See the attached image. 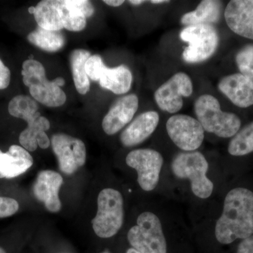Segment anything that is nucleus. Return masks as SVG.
I'll return each mask as SVG.
<instances>
[{
	"label": "nucleus",
	"instance_id": "obj_1",
	"mask_svg": "<svg viewBox=\"0 0 253 253\" xmlns=\"http://www.w3.org/2000/svg\"><path fill=\"white\" fill-rule=\"evenodd\" d=\"M214 234L218 242L224 245L253 236V191L246 188H236L228 193Z\"/></svg>",
	"mask_w": 253,
	"mask_h": 253
},
{
	"label": "nucleus",
	"instance_id": "obj_2",
	"mask_svg": "<svg viewBox=\"0 0 253 253\" xmlns=\"http://www.w3.org/2000/svg\"><path fill=\"white\" fill-rule=\"evenodd\" d=\"M194 111L204 131L219 137H233L241 128L239 116L221 111L219 101L212 95L200 96L195 102Z\"/></svg>",
	"mask_w": 253,
	"mask_h": 253
},
{
	"label": "nucleus",
	"instance_id": "obj_3",
	"mask_svg": "<svg viewBox=\"0 0 253 253\" xmlns=\"http://www.w3.org/2000/svg\"><path fill=\"white\" fill-rule=\"evenodd\" d=\"M23 84L28 86L31 97L37 102L47 106L57 108L66 103V93L57 85L55 80L48 81L45 68L36 59H27L23 63Z\"/></svg>",
	"mask_w": 253,
	"mask_h": 253
},
{
	"label": "nucleus",
	"instance_id": "obj_4",
	"mask_svg": "<svg viewBox=\"0 0 253 253\" xmlns=\"http://www.w3.org/2000/svg\"><path fill=\"white\" fill-rule=\"evenodd\" d=\"M208 163L199 151L179 153L173 159V174L179 179H187L191 182L195 196L206 199L212 194L214 185L207 175Z\"/></svg>",
	"mask_w": 253,
	"mask_h": 253
},
{
	"label": "nucleus",
	"instance_id": "obj_5",
	"mask_svg": "<svg viewBox=\"0 0 253 253\" xmlns=\"http://www.w3.org/2000/svg\"><path fill=\"white\" fill-rule=\"evenodd\" d=\"M97 206V213L91 221L95 234L102 239L112 237L124 221L122 194L116 189H103L98 196Z\"/></svg>",
	"mask_w": 253,
	"mask_h": 253
},
{
	"label": "nucleus",
	"instance_id": "obj_6",
	"mask_svg": "<svg viewBox=\"0 0 253 253\" xmlns=\"http://www.w3.org/2000/svg\"><path fill=\"white\" fill-rule=\"evenodd\" d=\"M136 223L127 234L133 249L140 253H167V242L157 215L151 212L141 213Z\"/></svg>",
	"mask_w": 253,
	"mask_h": 253
},
{
	"label": "nucleus",
	"instance_id": "obj_7",
	"mask_svg": "<svg viewBox=\"0 0 253 253\" xmlns=\"http://www.w3.org/2000/svg\"><path fill=\"white\" fill-rule=\"evenodd\" d=\"M179 37L188 44L182 56L189 63H201L210 59L219 45V35L213 25L187 26L181 31Z\"/></svg>",
	"mask_w": 253,
	"mask_h": 253
},
{
	"label": "nucleus",
	"instance_id": "obj_8",
	"mask_svg": "<svg viewBox=\"0 0 253 253\" xmlns=\"http://www.w3.org/2000/svg\"><path fill=\"white\" fill-rule=\"evenodd\" d=\"M163 162L162 155L154 149L134 150L126 157V165L136 169L138 183L146 191H153L158 185Z\"/></svg>",
	"mask_w": 253,
	"mask_h": 253
},
{
	"label": "nucleus",
	"instance_id": "obj_9",
	"mask_svg": "<svg viewBox=\"0 0 253 253\" xmlns=\"http://www.w3.org/2000/svg\"><path fill=\"white\" fill-rule=\"evenodd\" d=\"M168 136L179 149L195 151L204 140V129L197 119L187 115L171 116L166 123Z\"/></svg>",
	"mask_w": 253,
	"mask_h": 253
},
{
	"label": "nucleus",
	"instance_id": "obj_10",
	"mask_svg": "<svg viewBox=\"0 0 253 253\" xmlns=\"http://www.w3.org/2000/svg\"><path fill=\"white\" fill-rule=\"evenodd\" d=\"M193 93V83L187 74L179 72L158 88L154 94L155 101L162 111L175 113L182 109L183 97H189Z\"/></svg>",
	"mask_w": 253,
	"mask_h": 253
},
{
	"label": "nucleus",
	"instance_id": "obj_11",
	"mask_svg": "<svg viewBox=\"0 0 253 253\" xmlns=\"http://www.w3.org/2000/svg\"><path fill=\"white\" fill-rule=\"evenodd\" d=\"M51 144L59 161L60 169L65 174H72L84 166L86 151L81 139L59 133L52 136Z\"/></svg>",
	"mask_w": 253,
	"mask_h": 253
},
{
	"label": "nucleus",
	"instance_id": "obj_12",
	"mask_svg": "<svg viewBox=\"0 0 253 253\" xmlns=\"http://www.w3.org/2000/svg\"><path fill=\"white\" fill-rule=\"evenodd\" d=\"M139 108V98L130 94L116 100L103 119L101 126L108 135H113L131 122Z\"/></svg>",
	"mask_w": 253,
	"mask_h": 253
},
{
	"label": "nucleus",
	"instance_id": "obj_13",
	"mask_svg": "<svg viewBox=\"0 0 253 253\" xmlns=\"http://www.w3.org/2000/svg\"><path fill=\"white\" fill-rule=\"evenodd\" d=\"M228 27L238 36L253 41V0H232L226 5Z\"/></svg>",
	"mask_w": 253,
	"mask_h": 253
},
{
	"label": "nucleus",
	"instance_id": "obj_14",
	"mask_svg": "<svg viewBox=\"0 0 253 253\" xmlns=\"http://www.w3.org/2000/svg\"><path fill=\"white\" fill-rule=\"evenodd\" d=\"M62 184L63 177L59 173L44 170L38 174L33 186V193L49 212H58L61 210L59 192Z\"/></svg>",
	"mask_w": 253,
	"mask_h": 253
},
{
	"label": "nucleus",
	"instance_id": "obj_15",
	"mask_svg": "<svg viewBox=\"0 0 253 253\" xmlns=\"http://www.w3.org/2000/svg\"><path fill=\"white\" fill-rule=\"evenodd\" d=\"M218 89L238 107L246 109L253 106V82L241 73L221 78Z\"/></svg>",
	"mask_w": 253,
	"mask_h": 253
},
{
	"label": "nucleus",
	"instance_id": "obj_16",
	"mask_svg": "<svg viewBox=\"0 0 253 253\" xmlns=\"http://www.w3.org/2000/svg\"><path fill=\"white\" fill-rule=\"evenodd\" d=\"M59 11L64 29L81 32L86 26V18L94 15L95 9L87 0H59Z\"/></svg>",
	"mask_w": 253,
	"mask_h": 253
},
{
	"label": "nucleus",
	"instance_id": "obj_17",
	"mask_svg": "<svg viewBox=\"0 0 253 253\" xmlns=\"http://www.w3.org/2000/svg\"><path fill=\"white\" fill-rule=\"evenodd\" d=\"M159 120L156 111H146L139 115L121 133V143L126 147H132L144 142L156 130Z\"/></svg>",
	"mask_w": 253,
	"mask_h": 253
},
{
	"label": "nucleus",
	"instance_id": "obj_18",
	"mask_svg": "<svg viewBox=\"0 0 253 253\" xmlns=\"http://www.w3.org/2000/svg\"><path fill=\"white\" fill-rule=\"evenodd\" d=\"M33 164V158L27 150L12 145L7 152L0 154V179H11L21 175Z\"/></svg>",
	"mask_w": 253,
	"mask_h": 253
},
{
	"label": "nucleus",
	"instance_id": "obj_19",
	"mask_svg": "<svg viewBox=\"0 0 253 253\" xmlns=\"http://www.w3.org/2000/svg\"><path fill=\"white\" fill-rule=\"evenodd\" d=\"M222 4L215 0H204L194 11L186 13L181 18V23L186 27L196 25H212L221 18Z\"/></svg>",
	"mask_w": 253,
	"mask_h": 253
},
{
	"label": "nucleus",
	"instance_id": "obj_20",
	"mask_svg": "<svg viewBox=\"0 0 253 253\" xmlns=\"http://www.w3.org/2000/svg\"><path fill=\"white\" fill-rule=\"evenodd\" d=\"M99 83L101 87L113 94H125L130 90L132 74L129 68L125 65L112 68L106 67Z\"/></svg>",
	"mask_w": 253,
	"mask_h": 253
},
{
	"label": "nucleus",
	"instance_id": "obj_21",
	"mask_svg": "<svg viewBox=\"0 0 253 253\" xmlns=\"http://www.w3.org/2000/svg\"><path fill=\"white\" fill-rule=\"evenodd\" d=\"M32 14L34 16L38 27L47 31H61L63 29L60 15L59 0H42Z\"/></svg>",
	"mask_w": 253,
	"mask_h": 253
},
{
	"label": "nucleus",
	"instance_id": "obj_22",
	"mask_svg": "<svg viewBox=\"0 0 253 253\" xmlns=\"http://www.w3.org/2000/svg\"><path fill=\"white\" fill-rule=\"evenodd\" d=\"M90 56L89 51L83 49L73 50L70 56L73 82L80 94L85 95L90 90V82L84 69L86 60Z\"/></svg>",
	"mask_w": 253,
	"mask_h": 253
},
{
	"label": "nucleus",
	"instance_id": "obj_23",
	"mask_svg": "<svg viewBox=\"0 0 253 253\" xmlns=\"http://www.w3.org/2000/svg\"><path fill=\"white\" fill-rule=\"evenodd\" d=\"M31 44L48 52H56L66 44V38L61 31H47L38 27L27 36Z\"/></svg>",
	"mask_w": 253,
	"mask_h": 253
},
{
	"label": "nucleus",
	"instance_id": "obj_24",
	"mask_svg": "<svg viewBox=\"0 0 253 253\" xmlns=\"http://www.w3.org/2000/svg\"><path fill=\"white\" fill-rule=\"evenodd\" d=\"M8 111L11 116L22 119L27 124L41 116L38 103L27 95H17L11 99L8 105Z\"/></svg>",
	"mask_w": 253,
	"mask_h": 253
},
{
	"label": "nucleus",
	"instance_id": "obj_25",
	"mask_svg": "<svg viewBox=\"0 0 253 253\" xmlns=\"http://www.w3.org/2000/svg\"><path fill=\"white\" fill-rule=\"evenodd\" d=\"M228 151L234 156H246L253 152V122L239 129L233 136Z\"/></svg>",
	"mask_w": 253,
	"mask_h": 253
},
{
	"label": "nucleus",
	"instance_id": "obj_26",
	"mask_svg": "<svg viewBox=\"0 0 253 253\" xmlns=\"http://www.w3.org/2000/svg\"><path fill=\"white\" fill-rule=\"evenodd\" d=\"M50 128V123L47 118L41 116L36 121L28 124L27 127L21 131L19 142L21 146L28 151H35L38 148L37 137L42 131H47Z\"/></svg>",
	"mask_w": 253,
	"mask_h": 253
},
{
	"label": "nucleus",
	"instance_id": "obj_27",
	"mask_svg": "<svg viewBox=\"0 0 253 253\" xmlns=\"http://www.w3.org/2000/svg\"><path fill=\"white\" fill-rule=\"evenodd\" d=\"M235 60L240 73L253 82V43L240 49L236 54Z\"/></svg>",
	"mask_w": 253,
	"mask_h": 253
},
{
	"label": "nucleus",
	"instance_id": "obj_28",
	"mask_svg": "<svg viewBox=\"0 0 253 253\" xmlns=\"http://www.w3.org/2000/svg\"><path fill=\"white\" fill-rule=\"evenodd\" d=\"M106 67L107 66L104 64L102 58L98 54L91 55L84 65L86 76L89 79L94 82L99 81Z\"/></svg>",
	"mask_w": 253,
	"mask_h": 253
},
{
	"label": "nucleus",
	"instance_id": "obj_29",
	"mask_svg": "<svg viewBox=\"0 0 253 253\" xmlns=\"http://www.w3.org/2000/svg\"><path fill=\"white\" fill-rule=\"evenodd\" d=\"M19 205L16 200L7 197H0V218L13 215L17 212Z\"/></svg>",
	"mask_w": 253,
	"mask_h": 253
},
{
	"label": "nucleus",
	"instance_id": "obj_30",
	"mask_svg": "<svg viewBox=\"0 0 253 253\" xmlns=\"http://www.w3.org/2000/svg\"><path fill=\"white\" fill-rule=\"evenodd\" d=\"M11 82V71L0 59V90L6 89Z\"/></svg>",
	"mask_w": 253,
	"mask_h": 253
},
{
	"label": "nucleus",
	"instance_id": "obj_31",
	"mask_svg": "<svg viewBox=\"0 0 253 253\" xmlns=\"http://www.w3.org/2000/svg\"><path fill=\"white\" fill-rule=\"evenodd\" d=\"M237 253H253V235L240 243Z\"/></svg>",
	"mask_w": 253,
	"mask_h": 253
},
{
	"label": "nucleus",
	"instance_id": "obj_32",
	"mask_svg": "<svg viewBox=\"0 0 253 253\" xmlns=\"http://www.w3.org/2000/svg\"><path fill=\"white\" fill-rule=\"evenodd\" d=\"M37 142L38 146L42 149H46L49 147L50 139L45 131H42L37 137Z\"/></svg>",
	"mask_w": 253,
	"mask_h": 253
},
{
	"label": "nucleus",
	"instance_id": "obj_33",
	"mask_svg": "<svg viewBox=\"0 0 253 253\" xmlns=\"http://www.w3.org/2000/svg\"><path fill=\"white\" fill-rule=\"evenodd\" d=\"M105 4L109 5L110 6L113 7H118V6H121L125 2L123 0H105L104 1Z\"/></svg>",
	"mask_w": 253,
	"mask_h": 253
},
{
	"label": "nucleus",
	"instance_id": "obj_34",
	"mask_svg": "<svg viewBox=\"0 0 253 253\" xmlns=\"http://www.w3.org/2000/svg\"><path fill=\"white\" fill-rule=\"evenodd\" d=\"M55 81H56V84H57V85L60 86V87L64 85L65 83H66L64 79L61 77L56 78V79H55Z\"/></svg>",
	"mask_w": 253,
	"mask_h": 253
},
{
	"label": "nucleus",
	"instance_id": "obj_35",
	"mask_svg": "<svg viewBox=\"0 0 253 253\" xmlns=\"http://www.w3.org/2000/svg\"><path fill=\"white\" fill-rule=\"evenodd\" d=\"M150 2L151 4H165V3H169L170 1H168V0H151V1H150Z\"/></svg>",
	"mask_w": 253,
	"mask_h": 253
},
{
	"label": "nucleus",
	"instance_id": "obj_36",
	"mask_svg": "<svg viewBox=\"0 0 253 253\" xmlns=\"http://www.w3.org/2000/svg\"><path fill=\"white\" fill-rule=\"evenodd\" d=\"M128 2L132 5H135V6H139V5L144 4L146 1H142V0H129Z\"/></svg>",
	"mask_w": 253,
	"mask_h": 253
},
{
	"label": "nucleus",
	"instance_id": "obj_37",
	"mask_svg": "<svg viewBox=\"0 0 253 253\" xmlns=\"http://www.w3.org/2000/svg\"><path fill=\"white\" fill-rule=\"evenodd\" d=\"M126 253H140L139 252H138L137 251H136L135 249H133V248H131V249H129L127 250V251H126Z\"/></svg>",
	"mask_w": 253,
	"mask_h": 253
},
{
	"label": "nucleus",
	"instance_id": "obj_38",
	"mask_svg": "<svg viewBox=\"0 0 253 253\" xmlns=\"http://www.w3.org/2000/svg\"><path fill=\"white\" fill-rule=\"evenodd\" d=\"M0 253H6V251H4L2 248L0 247Z\"/></svg>",
	"mask_w": 253,
	"mask_h": 253
},
{
	"label": "nucleus",
	"instance_id": "obj_39",
	"mask_svg": "<svg viewBox=\"0 0 253 253\" xmlns=\"http://www.w3.org/2000/svg\"><path fill=\"white\" fill-rule=\"evenodd\" d=\"M101 253H110L109 252H107V251H105V252Z\"/></svg>",
	"mask_w": 253,
	"mask_h": 253
},
{
	"label": "nucleus",
	"instance_id": "obj_40",
	"mask_svg": "<svg viewBox=\"0 0 253 253\" xmlns=\"http://www.w3.org/2000/svg\"><path fill=\"white\" fill-rule=\"evenodd\" d=\"M1 153H2V151H1V149H0V154H1Z\"/></svg>",
	"mask_w": 253,
	"mask_h": 253
}]
</instances>
